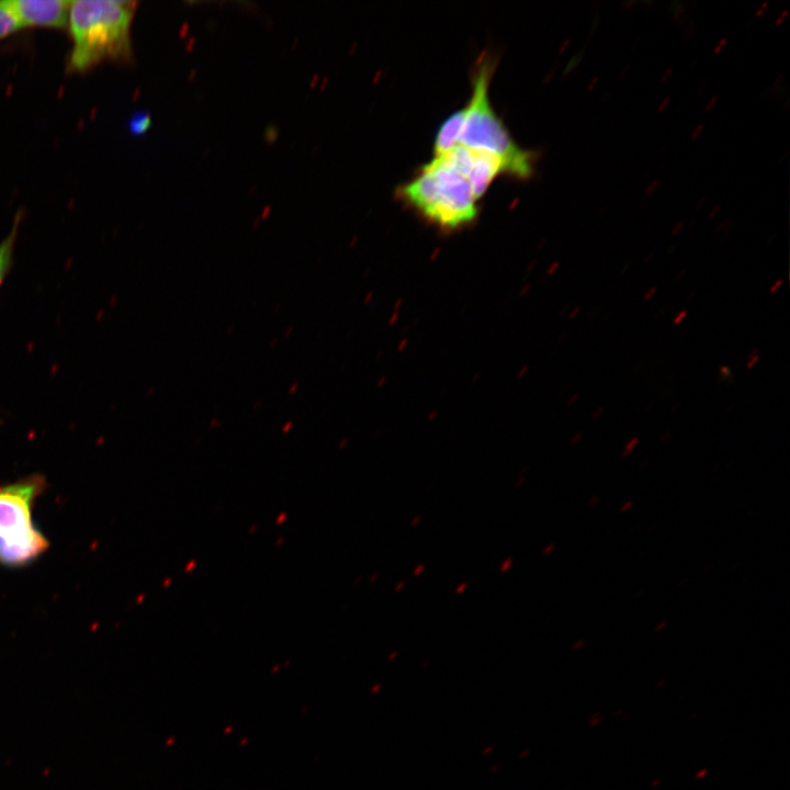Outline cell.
<instances>
[{"instance_id":"3","label":"cell","mask_w":790,"mask_h":790,"mask_svg":"<svg viewBox=\"0 0 790 790\" xmlns=\"http://www.w3.org/2000/svg\"><path fill=\"white\" fill-rule=\"evenodd\" d=\"M493 70L490 58H483L476 68L458 144L497 156L505 166V173L527 179L533 173L534 157L516 144L490 104L488 87Z\"/></svg>"},{"instance_id":"22","label":"cell","mask_w":790,"mask_h":790,"mask_svg":"<svg viewBox=\"0 0 790 790\" xmlns=\"http://www.w3.org/2000/svg\"><path fill=\"white\" fill-rule=\"evenodd\" d=\"M670 436H672V431H670V430H665V431H663V432L661 433V436L658 437V440H659L661 442H665V441H667V440L670 438Z\"/></svg>"},{"instance_id":"18","label":"cell","mask_w":790,"mask_h":790,"mask_svg":"<svg viewBox=\"0 0 790 790\" xmlns=\"http://www.w3.org/2000/svg\"><path fill=\"white\" fill-rule=\"evenodd\" d=\"M783 279L779 278L777 279L769 287L768 292L769 294H775L778 292V290L782 286Z\"/></svg>"},{"instance_id":"2","label":"cell","mask_w":790,"mask_h":790,"mask_svg":"<svg viewBox=\"0 0 790 790\" xmlns=\"http://www.w3.org/2000/svg\"><path fill=\"white\" fill-rule=\"evenodd\" d=\"M399 194L422 217L443 229L464 227L477 215L470 181L448 153L436 155L400 188Z\"/></svg>"},{"instance_id":"24","label":"cell","mask_w":790,"mask_h":790,"mask_svg":"<svg viewBox=\"0 0 790 790\" xmlns=\"http://www.w3.org/2000/svg\"><path fill=\"white\" fill-rule=\"evenodd\" d=\"M684 275H686V269L680 271V273L676 276V280L679 281Z\"/></svg>"},{"instance_id":"20","label":"cell","mask_w":790,"mask_h":790,"mask_svg":"<svg viewBox=\"0 0 790 790\" xmlns=\"http://www.w3.org/2000/svg\"><path fill=\"white\" fill-rule=\"evenodd\" d=\"M587 503L590 507H595L600 503V497L598 495H591Z\"/></svg>"},{"instance_id":"8","label":"cell","mask_w":790,"mask_h":790,"mask_svg":"<svg viewBox=\"0 0 790 790\" xmlns=\"http://www.w3.org/2000/svg\"><path fill=\"white\" fill-rule=\"evenodd\" d=\"M465 116V108L452 113L439 127L435 138V155L449 151L458 145Z\"/></svg>"},{"instance_id":"14","label":"cell","mask_w":790,"mask_h":790,"mask_svg":"<svg viewBox=\"0 0 790 790\" xmlns=\"http://www.w3.org/2000/svg\"><path fill=\"white\" fill-rule=\"evenodd\" d=\"M719 375H720L721 382L729 383V380L733 379L732 369L725 364L720 365L719 366Z\"/></svg>"},{"instance_id":"6","label":"cell","mask_w":790,"mask_h":790,"mask_svg":"<svg viewBox=\"0 0 790 790\" xmlns=\"http://www.w3.org/2000/svg\"><path fill=\"white\" fill-rule=\"evenodd\" d=\"M471 150L472 159L467 179L475 199L479 200L485 194L492 181L499 173L505 172V166L500 158L490 153Z\"/></svg>"},{"instance_id":"4","label":"cell","mask_w":790,"mask_h":790,"mask_svg":"<svg viewBox=\"0 0 790 790\" xmlns=\"http://www.w3.org/2000/svg\"><path fill=\"white\" fill-rule=\"evenodd\" d=\"M45 485V478L36 474L0 486V541L21 543L45 538L32 522L34 501Z\"/></svg>"},{"instance_id":"9","label":"cell","mask_w":790,"mask_h":790,"mask_svg":"<svg viewBox=\"0 0 790 790\" xmlns=\"http://www.w3.org/2000/svg\"><path fill=\"white\" fill-rule=\"evenodd\" d=\"M22 215H23L22 211H19L15 214L13 225L11 227L10 233L0 244V284L2 283L7 273L9 272L11 263H12L14 245H15V240L18 237L20 224L22 221Z\"/></svg>"},{"instance_id":"19","label":"cell","mask_w":790,"mask_h":790,"mask_svg":"<svg viewBox=\"0 0 790 790\" xmlns=\"http://www.w3.org/2000/svg\"><path fill=\"white\" fill-rule=\"evenodd\" d=\"M603 413H605V407H603V406H597V407L592 410L591 418H592V419H597V418H599Z\"/></svg>"},{"instance_id":"13","label":"cell","mask_w":790,"mask_h":790,"mask_svg":"<svg viewBox=\"0 0 790 790\" xmlns=\"http://www.w3.org/2000/svg\"><path fill=\"white\" fill-rule=\"evenodd\" d=\"M759 360H760L759 349L758 348L752 349V351L747 356V361H746L745 368L747 370H752L753 368H755L757 365Z\"/></svg>"},{"instance_id":"10","label":"cell","mask_w":790,"mask_h":790,"mask_svg":"<svg viewBox=\"0 0 790 790\" xmlns=\"http://www.w3.org/2000/svg\"><path fill=\"white\" fill-rule=\"evenodd\" d=\"M21 30L12 13L0 1V41Z\"/></svg>"},{"instance_id":"16","label":"cell","mask_w":790,"mask_h":790,"mask_svg":"<svg viewBox=\"0 0 790 790\" xmlns=\"http://www.w3.org/2000/svg\"><path fill=\"white\" fill-rule=\"evenodd\" d=\"M656 293H657V286H655V285L651 286L643 294V301L644 302L651 301Z\"/></svg>"},{"instance_id":"15","label":"cell","mask_w":790,"mask_h":790,"mask_svg":"<svg viewBox=\"0 0 790 790\" xmlns=\"http://www.w3.org/2000/svg\"><path fill=\"white\" fill-rule=\"evenodd\" d=\"M688 316L687 309H680L673 318V325H679L681 324Z\"/></svg>"},{"instance_id":"11","label":"cell","mask_w":790,"mask_h":790,"mask_svg":"<svg viewBox=\"0 0 790 790\" xmlns=\"http://www.w3.org/2000/svg\"><path fill=\"white\" fill-rule=\"evenodd\" d=\"M150 125V116L146 113L137 114L131 121V131L135 134H142L148 129Z\"/></svg>"},{"instance_id":"17","label":"cell","mask_w":790,"mask_h":790,"mask_svg":"<svg viewBox=\"0 0 790 790\" xmlns=\"http://www.w3.org/2000/svg\"><path fill=\"white\" fill-rule=\"evenodd\" d=\"M632 507H633V500H631V499L624 500V501L621 503V505L619 506V512L625 514V512H628L629 510H631Z\"/></svg>"},{"instance_id":"1","label":"cell","mask_w":790,"mask_h":790,"mask_svg":"<svg viewBox=\"0 0 790 790\" xmlns=\"http://www.w3.org/2000/svg\"><path fill=\"white\" fill-rule=\"evenodd\" d=\"M136 5L137 2L128 0L71 1L67 24L71 49L67 70L82 74L104 61H131V31Z\"/></svg>"},{"instance_id":"12","label":"cell","mask_w":790,"mask_h":790,"mask_svg":"<svg viewBox=\"0 0 790 790\" xmlns=\"http://www.w3.org/2000/svg\"><path fill=\"white\" fill-rule=\"evenodd\" d=\"M639 443H640V437H639V436H633V437H631V438L624 443V445H623V448H622V450H621V453H620L621 458H628L630 454H632V452L635 450V448L637 447Z\"/></svg>"},{"instance_id":"23","label":"cell","mask_w":790,"mask_h":790,"mask_svg":"<svg viewBox=\"0 0 790 790\" xmlns=\"http://www.w3.org/2000/svg\"><path fill=\"white\" fill-rule=\"evenodd\" d=\"M582 437H583V433H582V432H577V433L573 437L572 443H577V442L582 439Z\"/></svg>"},{"instance_id":"21","label":"cell","mask_w":790,"mask_h":790,"mask_svg":"<svg viewBox=\"0 0 790 790\" xmlns=\"http://www.w3.org/2000/svg\"><path fill=\"white\" fill-rule=\"evenodd\" d=\"M666 627H667V621H666V620L658 621V622L655 624V627H654V631H655V632H661V631H663Z\"/></svg>"},{"instance_id":"5","label":"cell","mask_w":790,"mask_h":790,"mask_svg":"<svg viewBox=\"0 0 790 790\" xmlns=\"http://www.w3.org/2000/svg\"><path fill=\"white\" fill-rule=\"evenodd\" d=\"M4 5L23 27L61 30L68 24L71 1L68 0H4Z\"/></svg>"},{"instance_id":"7","label":"cell","mask_w":790,"mask_h":790,"mask_svg":"<svg viewBox=\"0 0 790 790\" xmlns=\"http://www.w3.org/2000/svg\"><path fill=\"white\" fill-rule=\"evenodd\" d=\"M46 538L23 543H5L0 541V564L21 566L36 560L48 549Z\"/></svg>"}]
</instances>
